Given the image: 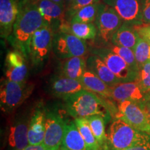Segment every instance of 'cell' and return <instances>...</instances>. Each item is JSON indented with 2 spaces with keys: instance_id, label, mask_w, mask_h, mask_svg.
I'll list each match as a JSON object with an SVG mask.
<instances>
[{
  "instance_id": "11",
  "label": "cell",
  "mask_w": 150,
  "mask_h": 150,
  "mask_svg": "<svg viewBox=\"0 0 150 150\" xmlns=\"http://www.w3.org/2000/svg\"><path fill=\"white\" fill-rule=\"evenodd\" d=\"M118 14L124 22L131 24H142L140 17L143 0H102Z\"/></svg>"
},
{
  "instance_id": "2",
  "label": "cell",
  "mask_w": 150,
  "mask_h": 150,
  "mask_svg": "<svg viewBox=\"0 0 150 150\" xmlns=\"http://www.w3.org/2000/svg\"><path fill=\"white\" fill-rule=\"evenodd\" d=\"M44 24V20L33 2L28 3L20 9L13 31L16 44L24 54H29L31 38Z\"/></svg>"
},
{
  "instance_id": "30",
  "label": "cell",
  "mask_w": 150,
  "mask_h": 150,
  "mask_svg": "<svg viewBox=\"0 0 150 150\" xmlns=\"http://www.w3.org/2000/svg\"><path fill=\"white\" fill-rule=\"evenodd\" d=\"M136 81L144 93L148 95L150 91V61L140 67Z\"/></svg>"
},
{
  "instance_id": "27",
  "label": "cell",
  "mask_w": 150,
  "mask_h": 150,
  "mask_svg": "<svg viewBox=\"0 0 150 150\" xmlns=\"http://www.w3.org/2000/svg\"><path fill=\"white\" fill-rule=\"evenodd\" d=\"M74 122L89 149L102 150L97 138L94 136L93 131L90 127L88 122L86 120V118L74 119Z\"/></svg>"
},
{
  "instance_id": "17",
  "label": "cell",
  "mask_w": 150,
  "mask_h": 150,
  "mask_svg": "<svg viewBox=\"0 0 150 150\" xmlns=\"http://www.w3.org/2000/svg\"><path fill=\"white\" fill-rule=\"evenodd\" d=\"M87 69L95 73L110 87L121 83V81L111 72L104 61L95 54L89 56L87 59Z\"/></svg>"
},
{
  "instance_id": "14",
  "label": "cell",
  "mask_w": 150,
  "mask_h": 150,
  "mask_svg": "<svg viewBox=\"0 0 150 150\" xmlns=\"http://www.w3.org/2000/svg\"><path fill=\"white\" fill-rule=\"evenodd\" d=\"M6 76L13 81L26 82L28 69L24 56L18 51L10 52L6 59Z\"/></svg>"
},
{
  "instance_id": "18",
  "label": "cell",
  "mask_w": 150,
  "mask_h": 150,
  "mask_svg": "<svg viewBox=\"0 0 150 150\" xmlns=\"http://www.w3.org/2000/svg\"><path fill=\"white\" fill-rule=\"evenodd\" d=\"M45 131V112L36 110L29 124L28 139L29 145H42Z\"/></svg>"
},
{
  "instance_id": "34",
  "label": "cell",
  "mask_w": 150,
  "mask_h": 150,
  "mask_svg": "<svg viewBox=\"0 0 150 150\" xmlns=\"http://www.w3.org/2000/svg\"><path fill=\"white\" fill-rule=\"evenodd\" d=\"M124 150H150V141L138 144Z\"/></svg>"
},
{
  "instance_id": "25",
  "label": "cell",
  "mask_w": 150,
  "mask_h": 150,
  "mask_svg": "<svg viewBox=\"0 0 150 150\" xmlns=\"http://www.w3.org/2000/svg\"><path fill=\"white\" fill-rule=\"evenodd\" d=\"M93 131L102 150H108L107 133L105 129V125L108 120L102 115H93L86 117Z\"/></svg>"
},
{
  "instance_id": "31",
  "label": "cell",
  "mask_w": 150,
  "mask_h": 150,
  "mask_svg": "<svg viewBox=\"0 0 150 150\" xmlns=\"http://www.w3.org/2000/svg\"><path fill=\"white\" fill-rule=\"evenodd\" d=\"M101 0H73L70 4L67 7L65 11V16L68 21L70 18L79 9L83 8L86 6L93 4L95 3L99 2Z\"/></svg>"
},
{
  "instance_id": "12",
  "label": "cell",
  "mask_w": 150,
  "mask_h": 150,
  "mask_svg": "<svg viewBox=\"0 0 150 150\" xmlns=\"http://www.w3.org/2000/svg\"><path fill=\"white\" fill-rule=\"evenodd\" d=\"M44 20L45 24H47L54 31H59L61 24L66 19L65 6L51 0H33Z\"/></svg>"
},
{
  "instance_id": "7",
  "label": "cell",
  "mask_w": 150,
  "mask_h": 150,
  "mask_svg": "<svg viewBox=\"0 0 150 150\" xmlns=\"http://www.w3.org/2000/svg\"><path fill=\"white\" fill-rule=\"evenodd\" d=\"M54 31L47 24L33 33L30 42L29 54L35 65H40L47 59L53 48Z\"/></svg>"
},
{
  "instance_id": "40",
  "label": "cell",
  "mask_w": 150,
  "mask_h": 150,
  "mask_svg": "<svg viewBox=\"0 0 150 150\" xmlns=\"http://www.w3.org/2000/svg\"><path fill=\"white\" fill-rule=\"evenodd\" d=\"M148 97H149V98H150V91H149V93H148Z\"/></svg>"
},
{
  "instance_id": "19",
  "label": "cell",
  "mask_w": 150,
  "mask_h": 150,
  "mask_svg": "<svg viewBox=\"0 0 150 150\" xmlns=\"http://www.w3.org/2000/svg\"><path fill=\"white\" fill-rule=\"evenodd\" d=\"M59 31L70 33L82 40H93L96 37L97 28L93 22H69L67 20L61 24Z\"/></svg>"
},
{
  "instance_id": "35",
  "label": "cell",
  "mask_w": 150,
  "mask_h": 150,
  "mask_svg": "<svg viewBox=\"0 0 150 150\" xmlns=\"http://www.w3.org/2000/svg\"><path fill=\"white\" fill-rule=\"evenodd\" d=\"M142 107L144 108V110H145V112H147L148 117L150 119V98L148 97V99L143 103L142 105Z\"/></svg>"
},
{
  "instance_id": "33",
  "label": "cell",
  "mask_w": 150,
  "mask_h": 150,
  "mask_svg": "<svg viewBox=\"0 0 150 150\" xmlns=\"http://www.w3.org/2000/svg\"><path fill=\"white\" fill-rule=\"evenodd\" d=\"M140 20L142 23L150 24V0L142 1Z\"/></svg>"
},
{
  "instance_id": "38",
  "label": "cell",
  "mask_w": 150,
  "mask_h": 150,
  "mask_svg": "<svg viewBox=\"0 0 150 150\" xmlns=\"http://www.w3.org/2000/svg\"><path fill=\"white\" fill-rule=\"evenodd\" d=\"M73 0H65V6L66 7L68 6L70 4V3L72 2Z\"/></svg>"
},
{
  "instance_id": "16",
  "label": "cell",
  "mask_w": 150,
  "mask_h": 150,
  "mask_svg": "<svg viewBox=\"0 0 150 150\" xmlns=\"http://www.w3.org/2000/svg\"><path fill=\"white\" fill-rule=\"evenodd\" d=\"M20 6L16 0H0V27L1 36L6 38L11 34L18 16Z\"/></svg>"
},
{
  "instance_id": "37",
  "label": "cell",
  "mask_w": 150,
  "mask_h": 150,
  "mask_svg": "<svg viewBox=\"0 0 150 150\" xmlns=\"http://www.w3.org/2000/svg\"><path fill=\"white\" fill-rule=\"evenodd\" d=\"M52 1H54V2L59 4L63 5L65 6V0H51Z\"/></svg>"
},
{
  "instance_id": "22",
  "label": "cell",
  "mask_w": 150,
  "mask_h": 150,
  "mask_svg": "<svg viewBox=\"0 0 150 150\" xmlns=\"http://www.w3.org/2000/svg\"><path fill=\"white\" fill-rule=\"evenodd\" d=\"M79 80L88 91L96 93L104 99H111L110 86L88 69H86Z\"/></svg>"
},
{
  "instance_id": "9",
  "label": "cell",
  "mask_w": 150,
  "mask_h": 150,
  "mask_svg": "<svg viewBox=\"0 0 150 150\" xmlns=\"http://www.w3.org/2000/svg\"><path fill=\"white\" fill-rule=\"evenodd\" d=\"M93 54L102 59L111 72L121 81V82L136 81L138 72L129 66L125 60L120 56L106 48H96L93 50Z\"/></svg>"
},
{
  "instance_id": "10",
  "label": "cell",
  "mask_w": 150,
  "mask_h": 150,
  "mask_svg": "<svg viewBox=\"0 0 150 150\" xmlns=\"http://www.w3.org/2000/svg\"><path fill=\"white\" fill-rule=\"evenodd\" d=\"M123 23V20L114 9L102 2L95 20V24L97 28V33L103 42H110L114 33Z\"/></svg>"
},
{
  "instance_id": "3",
  "label": "cell",
  "mask_w": 150,
  "mask_h": 150,
  "mask_svg": "<svg viewBox=\"0 0 150 150\" xmlns=\"http://www.w3.org/2000/svg\"><path fill=\"white\" fill-rule=\"evenodd\" d=\"M150 141V135L137 130L119 118H115L107 132L108 150H124Z\"/></svg>"
},
{
  "instance_id": "5",
  "label": "cell",
  "mask_w": 150,
  "mask_h": 150,
  "mask_svg": "<svg viewBox=\"0 0 150 150\" xmlns=\"http://www.w3.org/2000/svg\"><path fill=\"white\" fill-rule=\"evenodd\" d=\"M115 118L126 122L137 130L150 135V119L147 112L138 103L131 101L117 102Z\"/></svg>"
},
{
  "instance_id": "24",
  "label": "cell",
  "mask_w": 150,
  "mask_h": 150,
  "mask_svg": "<svg viewBox=\"0 0 150 150\" xmlns=\"http://www.w3.org/2000/svg\"><path fill=\"white\" fill-rule=\"evenodd\" d=\"M87 69V60L83 56H74L65 59L60 75L74 79H80Z\"/></svg>"
},
{
  "instance_id": "4",
  "label": "cell",
  "mask_w": 150,
  "mask_h": 150,
  "mask_svg": "<svg viewBox=\"0 0 150 150\" xmlns=\"http://www.w3.org/2000/svg\"><path fill=\"white\" fill-rule=\"evenodd\" d=\"M33 87L26 82L18 83L6 79L0 89V106L4 112H11L21 105L32 92Z\"/></svg>"
},
{
  "instance_id": "39",
  "label": "cell",
  "mask_w": 150,
  "mask_h": 150,
  "mask_svg": "<svg viewBox=\"0 0 150 150\" xmlns=\"http://www.w3.org/2000/svg\"><path fill=\"white\" fill-rule=\"evenodd\" d=\"M60 150H67V149H64V148H63V147H61V149H60Z\"/></svg>"
},
{
  "instance_id": "1",
  "label": "cell",
  "mask_w": 150,
  "mask_h": 150,
  "mask_svg": "<svg viewBox=\"0 0 150 150\" xmlns=\"http://www.w3.org/2000/svg\"><path fill=\"white\" fill-rule=\"evenodd\" d=\"M105 99L93 92L83 90L64 99L65 107L74 119L98 115L109 120L111 117V106Z\"/></svg>"
},
{
  "instance_id": "21",
  "label": "cell",
  "mask_w": 150,
  "mask_h": 150,
  "mask_svg": "<svg viewBox=\"0 0 150 150\" xmlns=\"http://www.w3.org/2000/svg\"><path fill=\"white\" fill-rule=\"evenodd\" d=\"M61 147L67 150H90L74 121L66 124Z\"/></svg>"
},
{
  "instance_id": "6",
  "label": "cell",
  "mask_w": 150,
  "mask_h": 150,
  "mask_svg": "<svg viewBox=\"0 0 150 150\" xmlns=\"http://www.w3.org/2000/svg\"><path fill=\"white\" fill-rule=\"evenodd\" d=\"M53 49L60 59L84 56L88 52L86 41L70 33L59 31L54 35Z\"/></svg>"
},
{
  "instance_id": "8",
  "label": "cell",
  "mask_w": 150,
  "mask_h": 150,
  "mask_svg": "<svg viewBox=\"0 0 150 150\" xmlns=\"http://www.w3.org/2000/svg\"><path fill=\"white\" fill-rule=\"evenodd\" d=\"M66 122L58 112H45V131L42 145L47 150H60L65 132Z\"/></svg>"
},
{
  "instance_id": "20",
  "label": "cell",
  "mask_w": 150,
  "mask_h": 150,
  "mask_svg": "<svg viewBox=\"0 0 150 150\" xmlns=\"http://www.w3.org/2000/svg\"><path fill=\"white\" fill-rule=\"evenodd\" d=\"M140 35L137 32L134 24L124 22L122 25L114 33L111 44L117 46L134 49L138 42Z\"/></svg>"
},
{
  "instance_id": "23",
  "label": "cell",
  "mask_w": 150,
  "mask_h": 150,
  "mask_svg": "<svg viewBox=\"0 0 150 150\" xmlns=\"http://www.w3.org/2000/svg\"><path fill=\"white\" fill-rule=\"evenodd\" d=\"M29 124L19 122L11 127L8 136V145L16 150H23L29 145L28 139Z\"/></svg>"
},
{
  "instance_id": "29",
  "label": "cell",
  "mask_w": 150,
  "mask_h": 150,
  "mask_svg": "<svg viewBox=\"0 0 150 150\" xmlns=\"http://www.w3.org/2000/svg\"><path fill=\"white\" fill-rule=\"evenodd\" d=\"M110 51H112L114 53L120 56L122 59L125 60V62L128 64V65L133 70H134L136 72H138L139 68L138 65L137 64V62L135 58L134 50L132 49L125 47L117 46L115 45L111 44V45L108 47Z\"/></svg>"
},
{
  "instance_id": "28",
  "label": "cell",
  "mask_w": 150,
  "mask_h": 150,
  "mask_svg": "<svg viewBox=\"0 0 150 150\" xmlns=\"http://www.w3.org/2000/svg\"><path fill=\"white\" fill-rule=\"evenodd\" d=\"M133 50L139 69L150 61V44L145 39L140 37Z\"/></svg>"
},
{
  "instance_id": "32",
  "label": "cell",
  "mask_w": 150,
  "mask_h": 150,
  "mask_svg": "<svg viewBox=\"0 0 150 150\" xmlns=\"http://www.w3.org/2000/svg\"><path fill=\"white\" fill-rule=\"evenodd\" d=\"M140 37L145 39L150 44V24H140L134 25Z\"/></svg>"
},
{
  "instance_id": "13",
  "label": "cell",
  "mask_w": 150,
  "mask_h": 150,
  "mask_svg": "<svg viewBox=\"0 0 150 150\" xmlns=\"http://www.w3.org/2000/svg\"><path fill=\"white\" fill-rule=\"evenodd\" d=\"M110 98L117 102L131 101L142 105L148 99L137 81L121 82L110 87Z\"/></svg>"
},
{
  "instance_id": "26",
  "label": "cell",
  "mask_w": 150,
  "mask_h": 150,
  "mask_svg": "<svg viewBox=\"0 0 150 150\" xmlns=\"http://www.w3.org/2000/svg\"><path fill=\"white\" fill-rule=\"evenodd\" d=\"M102 2L95 3L79 9L68 20L69 22H94L101 8Z\"/></svg>"
},
{
  "instance_id": "15",
  "label": "cell",
  "mask_w": 150,
  "mask_h": 150,
  "mask_svg": "<svg viewBox=\"0 0 150 150\" xmlns=\"http://www.w3.org/2000/svg\"><path fill=\"white\" fill-rule=\"evenodd\" d=\"M83 90L86 89L79 79H74L60 74L52 78L50 81L52 93L63 100Z\"/></svg>"
},
{
  "instance_id": "36",
  "label": "cell",
  "mask_w": 150,
  "mask_h": 150,
  "mask_svg": "<svg viewBox=\"0 0 150 150\" xmlns=\"http://www.w3.org/2000/svg\"><path fill=\"white\" fill-rule=\"evenodd\" d=\"M23 150H47V149H45V147H44V145L42 144V145H29Z\"/></svg>"
}]
</instances>
